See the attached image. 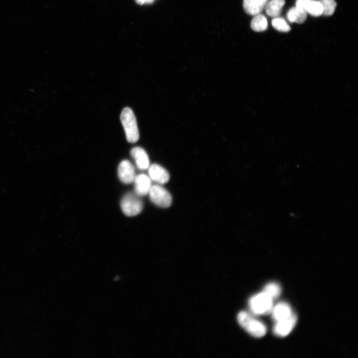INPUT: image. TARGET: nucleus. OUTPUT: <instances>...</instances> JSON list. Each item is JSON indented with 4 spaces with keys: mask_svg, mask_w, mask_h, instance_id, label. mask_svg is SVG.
Instances as JSON below:
<instances>
[{
    "mask_svg": "<svg viewBox=\"0 0 358 358\" xmlns=\"http://www.w3.org/2000/svg\"><path fill=\"white\" fill-rule=\"evenodd\" d=\"M237 320L239 325L254 337L261 338L267 333L266 325L247 312H240L238 315Z\"/></svg>",
    "mask_w": 358,
    "mask_h": 358,
    "instance_id": "obj_1",
    "label": "nucleus"
},
{
    "mask_svg": "<svg viewBox=\"0 0 358 358\" xmlns=\"http://www.w3.org/2000/svg\"><path fill=\"white\" fill-rule=\"evenodd\" d=\"M120 121L124 128L127 140L136 142L139 138V130L135 116L129 107H125L120 114Z\"/></svg>",
    "mask_w": 358,
    "mask_h": 358,
    "instance_id": "obj_2",
    "label": "nucleus"
},
{
    "mask_svg": "<svg viewBox=\"0 0 358 358\" xmlns=\"http://www.w3.org/2000/svg\"><path fill=\"white\" fill-rule=\"evenodd\" d=\"M252 312L256 315H266L271 313L273 299L264 292L252 296L249 301Z\"/></svg>",
    "mask_w": 358,
    "mask_h": 358,
    "instance_id": "obj_3",
    "label": "nucleus"
},
{
    "mask_svg": "<svg viewBox=\"0 0 358 358\" xmlns=\"http://www.w3.org/2000/svg\"><path fill=\"white\" fill-rule=\"evenodd\" d=\"M140 196L135 193L129 192L122 198L120 206L122 212L127 216H134L139 214L143 207Z\"/></svg>",
    "mask_w": 358,
    "mask_h": 358,
    "instance_id": "obj_4",
    "label": "nucleus"
},
{
    "mask_svg": "<svg viewBox=\"0 0 358 358\" xmlns=\"http://www.w3.org/2000/svg\"><path fill=\"white\" fill-rule=\"evenodd\" d=\"M148 194L151 201L158 207L167 208L172 204V197L171 194L160 185H152Z\"/></svg>",
    "mask_w": 358,
    "mask_h": 358,
    "instance_id": "obj_5",
    "label": "nucleus"
},
{
    "mask_svg": "<svg viewBox=\"0 0 358 358\" xmlns=\"http://www.w3.org/2000/svg\"><path fill=\"white\" fill-rule=\"evenodd\" d=\"M296 322L297 316L292 313L287 319L275 323L273 328V334L278 337L286 336L293 330Z\"/></svg>",
    "mask_w": 358,
    "mask_h": 358,
    "instance_id": "obj_6",
    "label": "nucleus"
},
{
    "mask_svg": "<svg viewBox=\"0 0 358 358\" xmlns=\"http://www.w3.org/2000/svg\"><path fill=\"white\" fill-rule=\"evenodd\" d=\"M117 173L119 179L125 184L133 182L136 177L134 167L127 160H123L119 164Z\"/></svg>",
    "mask_w": 358,
    "mask_h": 358,
    "instance_id": "obj_7",
    "label": "nucleus"
},
{
    "mask_svg": "<svg viewBox=\"0 0 358 358\" xmlns=\"http://www.w3.org/2000/svg\"><path fill=\"white\" fill-rule=\"evenodd\" d=\"M134 183L135 193L139 196H143L149 193L152 186L151 179L145 174L136 175Z\"/></svg>",
    "mask_w": 358,
    "mask_h": 358,
    "instance_id": "obj_8",
    "label": "nucleus"
},
{
    "mask_svg": "<svg viewBox=\"0 0 358 358\" xmlns=\"http://www.w3.org/2000/svg\"><path fill=\"white\" fill-rule=\"evenodd\" d=\"M148 173L151 179L159 184L167 183L170 179L168 171L159 165L154 164L149 166Z\"/></svg>",
    "mask_w": 358,
    "mask_h": 358,
    "instance_id": "obj_9",
    "label": "nucleus"
},
{
    "mask_svg": "<svg viewBox=\"0 0 358 358\" xmlns=\"http://www.w3.org/2000/svg\"><path fill=\"white\" fill-rule=\"evenodd\" d=\"M270 313L272 319L276 323L287 319L293 313L288 303L281 302L273 307Z\"/></svg>",
    "mask_w": 358,
    "mask_h": 358,
    "instance_id": "obj_10",
    "label": "nucleus"
},
{
    "mask_svg": "<svg viewBox=\"0 0 358 358\" xmlns=\"http://www.w3.org/2000/svg\"><path fill=\"white\" fill-rule=\"evenodd\" d=\"M296 6L302 8L307 13L314 16L322 14V6L319 0H297Z\"/></svg>",
    "mask_w": 358,
    "mask_h": 358,
    "instance_id": "obj_11",
    "label": "nucleus"
},
{
    "mask_svg": "<svg viewBox=\"0 0 358 358\" xmlns=\"http://www.w3.org/2000/svg\"><path fill=\"white\" fill-rule=\"evenodd\" d=\"M131 157L134 159L137 167L140 170L147 169L150 166L149 159L146 151L142 148L136 147L130 152Z\"/></svg>",
    "mask_w": 358,
    "mask_h": 358,
    "instance_id": "obj_12",
    "label": "nucleus"
},
{
    "mask_svg": "<svg viewBox=\"0 0 358 358\" xmlns=\"http://www.w3.org/2000/svg\"><path fill=\"white\" fill-rule=\"evenodd\" d=\"M268 0H244L243 7L249 14L256 15L265 8Z\"/></svg>",
    "mask_w": 358,
    "mask_h": 358,
    "instance_id": "obj_13",
    "label": "nucleus"
},
{
    "mask_svg": "<svg viewBox=\"0 0 358 358\" xmlns=\"http://www.w3.org/2000/svg\"><path fill=\"white\" fill-rule=\"evenodd\" d=\"M286 16L291 22L302 23L306 19L307 12L302 8L296 6L288 10Z\"/></svg>",
    "mask_w": 358,
    "mask_h": 358,
    "instance_id": "obj_14",
    "label": "nucleus"
},
{
    "mask_svg": "<svg viewBox=\"0 0 358 358\" xmlns=\"http://www.w3.org/2000/svg\"><path fill=\"white\" fill-rule=\"evenodd\" d=\"M285 3L284 0H270L268 1L266 6V13L271 17L278 16Z\"/></svg>",
    "mask_w": 358,
    "mask_h": 358,
    "instance_id": "obj_15",
    "label": "nucleus"
},
{
    "mask_svg": "<svg viewBox=\"0 0 358 358\" xmlns=\"http://www.w3.org/2000/svg\"><path fill=\"white\" fill-rule=\"evenodd\" d=\"M251 27L254 31L257 32L265 31L268 27L267 18L260 13L255 15L251 21Z\"/></svg>",
    "mask_w": 358,
    "mask_h": 358,
    "instance_id": "obj_16",
    "label": "nucleus"
},
{
    "mask_svg": "<svg viewBox=\"0 0 358 358\" xmlns=\"http://www.w3.org/2000/svg\"><path fill=\"white\" fill-rule=\"evenodd\" d=\"M263 292L270 296L273 300L277 298L281 294L280 286L276 282H269L264 288Z\"/></svg>",
    "mask_w": 358,
    "mask_h": 358,
    "instance_id": "obj_17",
    "label": "nucleus"
},
{
    "mask_svg": "<svg viewBox=\"0 0 358 358\" xmlns=\"http://www.w3.org/2000/svg\"><path fill=\"white\" fill-rule=\"evenodd\" d=\"M322 6V14L331 15L335 11L337 3L334 0H319Z\"/></svg>",
    "mask_w": 358,
    "mask_h": 358,
    "instance_id": "obj_18",
    "label": "nucleus"
},
{
    "mask_svg": "<svg viewBox=\"0 0 358 358\" xmlns=\"http://www.w3.org/2000/svg\"><path fill=\"white\" fill-rule=\"evenodd\" d=\"M272 26L277 30L281 32H288L290 27L282 17H275L271 21Z\"/></svg>",
    "mask_w": 358,
    "mask_h": 358,
    "instance_id": "obj_19",
    "label": "nucleus"
},
{
    "mask_svg": "<svg viewBox=\"0 0 358 358\" xmlns=\"http://www.w3.org/2000/svg\"><path fill=\"white\" fill-rule=\"evenodd\" d=\"M136 1L139 4H144L145 3H151L153 0H136Z\"/></svg>",
    "mask_w": 358,
    "mask_h": 358,
    "instance_id": "obj_20",
    "label": "nucleus"
},
{
    "mask_svg": "<svg viewBox=\"0 0 358 358\" xmlns=\"http://www.w3.org/2000/svg\"></svg>",
    "mask_w": 358,
    "mask_h": 358,
    "instance_id": "obj_21",
    "label": "nucleus"
}]
</instances>
